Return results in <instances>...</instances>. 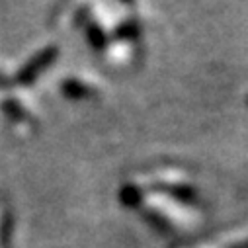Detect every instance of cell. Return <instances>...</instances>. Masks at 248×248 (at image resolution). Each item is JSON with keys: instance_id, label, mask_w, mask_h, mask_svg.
<instances>
[{"instance_id": "cell-1", "label": "cell", "mask_w": 248, "mask_h": 248, "mask_svg": "<svg viewBox=\"0 0 248 248\" xmlns=\"http://www.w3.org/2000/svg\"><path fill=\"white\" fill-rule=\"evenodd\" d=\"M53 57H55V49H47V51L39 53L37 57H33L31 63L26 65V69L20 73V82H31V80L51 63Z\"/></svg>"}]
</instances>
